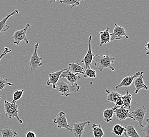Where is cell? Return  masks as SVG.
I'll return each mask as SVG.
<instances>
[{"label":"cell","instance_id":"6da1fadb","mask_svg":"<svg viewBox=\"0 0 149 137\" xmlns=\"http://www.w3.org/2000/svg\"><path fill=\"white\" fill-rule=\"evenodd\" d=\"M94 59L95 68L99 71H102L104 68H109L112 71H114V68L112 65L114 63L115 59L109 55V52H106L105 54L95 55Z\"/></svg>","mask_w":149,"mask_h":137},{"label":"cell","instance_id":"7a4b0ae2","mask_svg":"<svg viewBox=\"0 0 149 137\" xmlns=\"http://www.w3.org/2000/svg\"><path fill=\"white\" fill-rule=\"evenodd\" d=\"M79 89L80 86L78 85L77 83L72 84L61 80L58 81L55 87V89L57 90L62 96L66 97L69 96L70 93L77 92Z\"/></svg>","mask_w":149,"mask_h":137},{"label":"cell","instance_id":"3957f363","mask_svg":"<svg viewBox=\"0 0 149 137\" xmlns=\"http://www.w3.org/2000/svg\"><path fill=\"white\" fill-rule=\"evenodd\" d=\"M4 109L5 112V116L6 117L11 119V118H15L17 119L19 123L22 124L23 123V121L20 119L18 113V106L16 102H9L7 100L4 101Z\"/></svg>","mask_w":149,"mask_h":137},{"label":"cell","instance_id":"277c9868","mask_svg":"<svg viewBox=\"0 0 149 137\" xmlns=\"http://www.w3.org/2000/svg\"><path fill=\"white\" fill-rule=\"evenodd\" d=\"M31 26L29 23H27L26 26L21 30H19L15 32L13 34L12 37L14 39V44L17 46H20L21 42L24 41L26 44H29V40L26 37V32L30 29Z\"/></svg>","mask_w":149,"mask_h":137},{"label":"cell","instance_id":"5b68a950","mask_svg":"<svg viewBox=\"0 0 149 137\" xmlns=\"http://www.w3.org/2000/svg\"><path fill=\"white\" fill-rule=\"evenodd\" d=\"M38 46H39V43H36L34 47V51L30 59L29 65L31 67L30 72L35 71L41 66H42V59L40 57L38 54Z\"/></svg>","mask_w":149,"mask_h":137},{"label":"cell","instance_id":"8992f818","mask_svg":"<svg viewBox=\"0 0 149 137\" xmlns=\"http://www.w3.org/2000/svg\"><path fill=\"white\" fill-rule=\"evenodd\" d=\"M53 123L57 125V127L59 129L61 128L66 129L68 131L72 132V127L69 125L66 118V113L60 111L57 114L56 117L53 120Z\"/></svg>","mask_w":149,"mask_h":137},{"label":"cell","instance_id":"52a82bcc","mask_svg":"<svg viewBox=\"0 0 149 137\" xmlns=\"http://www.w3.org/2000/svg\"><path fill=\"white\" fill-rule=\"evenodd\" d=\"M146 112V107L145 106H139L134 111L130 112L131 116L134 120L138 122L139 125L141 128L144 127L143 122Z\"/></svg>","mask_w":149,"mask_h":137},{"label":"cell","instance_id":"ba28073f","mask_svg":"<svg viewBox=\"0 0 149 137\" xmlns=\"http://www.w3.org/2000/svg\"><path fill=\"white\" fill-rule=\"evenodd\" d=\"M111 41H113L114 40H121L123 37L126 39H129V37L126 34L125 29L121 26H118L116 23L114 24V28L112 33H110Z\"/></svg>","mask_w":149,"mask_h":137},{"label":"cell","instance_id":"9c48e42d","mask_svg":"<svg viewBox=\"0 0 149 137\" xmlns=\"http://www.w3.org/2000/svg\"><path fill=\"white\" fill-rule=\"evenodd\" d=\"M92 36L89 35V38H88V51L86 53L85 57H84L83 59L81 61L82 63L85 64V66L84 67V69L90 67V66L92 65V62L94 60V53H93L92 50V46H91V42H92Z\"/></svg>","mask_w":149,"mask_h":137},{"label":"cell","instance_id":"30bf717a","mask_svg":"<svg viewBox=\"0 0 149 137\" xmlns=\"http://www.w3.org/2000/svg\"><path fill=\"white\" fill-rule=\"evenodd\" d=\"M113 109L114 110V112L115 113L116 117L118 120L122 121L129 118L132 120H134L133 118L131 116L129 110L124 108L123 107H118L115 106L113 108Z\"/></svg>","mask_w":149,"mask_h":137},{"label":"cell","instance_id":"8fae6325","mask_svg":"<svg viewBox=\"0 0 149 137\" xmlns=\"http://www.w3.org/2000/svg\"><path fill=\"white\" fill-rule=\"evenodd\" d=\"M90 121L74 123L73 125V128H72V134L74 135L75 137H82V135L85 133V127L86 125L90 126Z\"/></svg>","mask_w":149,"mask_h":137},{"label":"cell","instance_id":"7c38bea8","mask_svg":"<svg viewBox=\"0 0 149 137\" xmlns=\"http://www.w3.org/2000/svg\"><path fill=\"white\" fill-rule=\"evenodd\" d=\"M60 78H66L70 84H74L76 83L81 77L79 74H74L70 71L68 68H65L64 71L62 72L60 76Z\"/></svg>","mask_w":149,"mask_h":137},{"label":"cell","instance_id":"4fadbf2b","mask_svg":"<svg viewBox=\"0 0 149 137\" xmlns=\"http://www.w3.org/2000/svg\"><path fill=\"white\" fill-rule=\"evenodd\" d=\"M60 68V70L57 72H53L49 74V80L47 81V86H50L52 84V89H55L56 85L59 81V79L60 78V76L61 74L63 72L65 71V68L61 69Z\"/></svg>","mask_w":149,"mask_h":137},{"label":"cell","instance_id":"5bb4252c","mask_svg":"<svg viewBox=\"0 0 149 137\" xmlns=\"http://www.w3.org/2000/svg\"><path fill=\"white\" fill-rule=\"evenodd\" d=\"M143 74V72H141L140 75L134 79V84L135 87V94H138L139 91L141 89H145V90L148 89V86H146L144 82Z\"/></svg>","mask_w":149,"mask_h":137},{"label":"cell","instance_id":"9a60e30c","mask_svg":"<svg viewBox=\"0 0 149 137\" xmlns=\"http://www.w3.org/2000/svg\"><path fill=\"white\" fill-rule=\"evenodd\" d=\"M141 72H137L135 73L133 75L127 76L126 77H124L121 81V82L119 84H118V86H115V89H118L123 86H131L135 79L140 75Z\"/></svg>","mask_w":149,"mask_h":137},{"label":"cell","instance_id":"2e32d148","mask_svg":"<svg viewBox=\"0 0 149 137\" xmlns=\"http://www.w3.org/2000/svg\"><path fill=\"white\" fill-rule=\"evenodd\" d=\"M19 11L17 10H15L10 15H8L6 17H4L1 21H0V33L2 32H6L10 29V26L6 24V21L10 17L15 15H17Z\"/></svg>","mask_w":149,"mask_h":137},{"label":"cell","instance_id":"e0dca14e","mask_svg":"<svg viewBox=\"0 0 149 137\" xmlns=\"http://www.w3.org/2000/svg\"><path fill=\"white\" fill-rule=\"evenodd\" d=\"M106 100L107 102H113L114 103L117 100L121 98L122 95L116 91H111L108 89L106 90Z\"/></svg>","mask_w":149,"mask_h":137},{"label":"cell","instance_id":"ac0fdd59","mask_svg":"<svg viewBox=\"0 0 149 137\" xmlns=\"http://www.w3.org/2000/svg\"><path fill=\"white\" fill-rule=\"evenodd\" d=\"M109 28H107L103 31L99 32L100 34V46H102L104 44L111 42V36L109 32Z\"/></svg>","mask_w":149,"mask_h":137},{"label":"cell","instance_id":"d6986e66","mask_svg":"<svg viewBox=\"0 0 149 137\" xmlns=\"http://www.w3.org/2000/svg\"><path fill=\"white\" fill-rule=\"evenodd\" d=\"M70 71L74 74H83L84 68L80 66L79 63H71L69 64L67 68Z\"/></svg>","mask_w":149,"mask_h":137},{"label":"cell","instance_id":"ffe728a7","mask_svg":"<svg viewBox=\"0 0 149 137\" xmlns=\"http://www.w3.org/2000/svg\"><path fill=\"white\" fill-rule=\"evenodd\" d=\"M121 99L123 103V108L128 110L131 108L132 95L128 91H126V94L121 96Z\"/></svg>","mask_w":149,"mask_h":137},{"label":"cell","instance_id":"44dd1931","mask_svg":"<svg viewBox=\"0 0 149 137\" xmlns=\"http://www.w3.org/2000/svg\"><path fill=\"white\" fill-rule=\"evenodd\" d=\"M125 131V127L118 124L113 127L111 131V134L115 136H121L123 134L124 132Z\"/></svg>","mask_w":149,"mask_h":137},{"label":"cell","instance_id":"7402d4cb","mask_svg":"<svg viewBox=\"0 0 149 137\" xmlns=\"http://www.w3.org/2000/svg\"><path fill=\"white\" fill-rule=\"evenodd\" d=\"M92 130L94 137H103L104 135L103 129L100 125L93 123L92 126Z\"/></svg>","mask_w":149,"mask_h":137},{"label":"cell","instance_id":"603a6c76","mask_svg":"<svg viewBox=\"0 0 149 137\" xmlns=\"http://www.w3.org/2000/svg\"><path fill=\"white\" fill-rule=\"evenodd\" d=\"M2 137H15L17 136V133L12 130L9 127H6L0 130Z\"/></svg>","mask_w":149,"mask_h":137},{"label":"cell","instance_id":"cb8c5ba5","mask_svg":"<svg viewBox=\"0 0 149 137\" xmlns=\"http://www.w3.org/2000/svg\"><path fill=\"white\" fill-rule=\"evenodd\" d=\"M114 113L113 109H106L103 112V119L106 122L109 123L113 120V114Z\"/></svg>","mask_w":149,"mask_h":137},{"label":"cell","instance_id":"d4e9b609","mask_svg":"<svg viewBox=\"0 0 149 137\" xmlns=\"http://www.w3.org/2000/svg\"><path fill=\"white\" fill-rule=\"evenodd\" d=\"M126 133L128 136L130 137H141L136 131L135 127L132 125H130L125 127Z\"/></svg>","mask_w":149,"mask_h":137},{"label":"cell","instance_id":"484cf974","mask_svg":"<svg viewBox=\"0 0 149 137\" xmlns=\"http://www.w3.org/2000/svg\"><path fill=\"white\" fill-rule=\"evenodd\" d=\"M84 77L85 78H94L96 77L97 74L95 69H93L91 67H88L84 70L83 72Z\"/></svg>","mask_w":149,"mask_h":137},{"label":"cell","instance_id":"4316f807","mask_svg":"<svg viewBox=\"0 0 149 137\" xmlns=\"http://www.w3.org/2000/svg\"><path fill=\"white\" fill-rule=\"evenodd\" d=\"M81 1L78 0H62L60 1V2L66 6H70L71 8H72L74 6H79Z\"/></svg>","mask_w":149,"mask_h":137},{"label":"cell","instance_id":"83f0119b","mask_svg":"<svg viewBox=\"0 0 149 137\" xmlns=\"http://www.w3.org/2000/svg\"><path fill=\"white\" fill-rule=\"evenodd\" d=\"M24 91V89L15 90L13 94V100H12V103L16 102L17 100L21 99L22 97Z\"/></svg>","mask_w":149,"mask_h":137},{"label":"cell","instance_id":"f1b7e54d","mask_svg":"<svg viewBox=\"0 0 149 137\" xmlns=\"http://www.w3.org/2000/svg\"><path fill=\"white\" fill-rule=\"evenodd\" d=\"M13 83L8 82L6 79H5L2 77L0 76V91H2L3 89L6 86H13Z\"/></svg>","mask_w":149,"mask_h":137},{"label":"cell","instance_id":"f546056e","mask_svg":"<svg viewBox=\"0 0 149 137\" xmlns=\"http://www.w3.org/2000/svg\"><path fill=\"white\" fill-rule=\"evenodd\" d=\"M142 131L143 132L146 134V137H149V119H146V127H144L143 129H142Z\"/></svg>","mask_w":149,"mask_h":137},{"label":"cell","instance_id":"4dcf8cb0","mask_svg":"<svg viewBox=\"0 0 149 137\" xmlns=\"http://www.w3.org/2000/svg\"><path fill=\"white\" fill-rule=\"evenodd\" d=\"M12 51L11 50L9 49L8 47L6 46L4 48V51H3L2 53L1 54H0V61L2 59V57H4V56H5L6 54H8L9 52H11Z\"/></svg>","mask_w":149,"mask_h":137},{"label":"cell","instance_id":"1f68e13d","mask_svg":"<svg viewBox=\"0 0 149 137\" xmlns=\"http://www.w3.org/2000/svg\"><path fill=\"white\" fill-rule=\"evenodd\" d=\"M26 137H36V134L34 132L30 131L26 134Z\"/></svg>","mask_w":149,"mask_h":137},{"label":"cell","instance_id":"d6a6232c","mask_svg":"<svg viewBox=\"0 0 149 137\" xmlns=\"http://www.w3.org/2000/svg\"><path fill=\"white\" fill-rule=\"evenodd\" d=\"M144 51L146 52V55H148L149 53V42H146V44H145V49H144Z\"/></svg>","mask_w":149,"mask_h":137},{"label":"cell","instance_id":"836d02e7","mask_svg":"<svg viewBox=\"0 0 149 137\" xmlns=\"http://www.w3.org/2000/svg\"><path fill=\"white\" fill-rule=\"evenodd\" d=\"M123 134H124V136H125V137H129V136H128L127 135V134H126V131L124 132Z\"/></svg>","mask_w":149,"mask_h":137},{"label":"cell","instance_id":"e575fe53","mask_svg":"<svg viewBox=\"0 0 149 137\" xmlns=\"http://www.w3.org/2000/svg\"><path fill=\"white\" fill-rule=\"evenodd\" d=\"M1 98H2L1 95H0V100H1Z\"/></svg>","mask_w":149,"mask_h":137}]
</instances>
